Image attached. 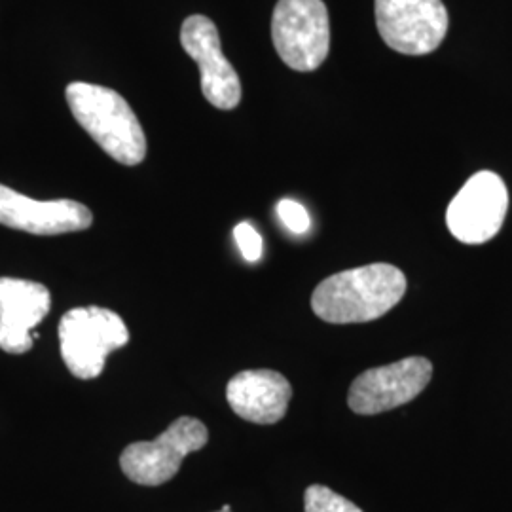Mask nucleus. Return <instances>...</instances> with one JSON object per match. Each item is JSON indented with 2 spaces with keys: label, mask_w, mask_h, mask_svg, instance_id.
Wrapping results in <instances>:
<instances>
[{
  "label": "nucleus",
  "mask_w": 512,
  "mask_h": 512,
  "mask_svg": "<svg viewBox=\"0 0 512 512\" xmlns=\"http://www.w3.org/2000/svg\"><path fill=\"white\" fill-rule=\"evenodd\" d=\"M404 293L406 275L393 264L376 262L321 281L311 294V308L332 325L368 323L393 310Z\"/></svg>",
  "instance_id": "1"
},
{
  "label": "nucleus",
  "mask_w": 512,
  "mask_h": 512,
  "mask_svg": "<svg viewBox=\"0 0 512 512\" xmlns=\"http://www.w3.org/2000/svg\"><path fill=\"white\" fill-rule=\"evenodd\" d=\"M74 120L118 164L139 165L147 156V137L128 101L114 90L86 82L67 86Z\"/></svg>",
  "instance_id": "2"
},
{
  "label": "nucleus",
  "mask_w": 512,
  "mask_h": 512,
  "mask_svg": "<svg viewBox=\"0 0 512 512\" xmlns=\"http://www.w3.org/2000/svg\"><path fill=\"white\" fill-rule=\"evenodd\" d=\"M59 349L69 372L78 380H93L112 351L129 342L124 319L107 308L88 306L67 311L59 321Z\"/></svg>",
  "instance_id": "3"
},
{
  "label": "nucleus",
  "mask_w": 512,
  "mask_h": 512,
  "mask_svg": "<svg viewBox=\"0 0 512 512\" xmlns=\"http://www.w3.org/2000/svg\"><path fill=\"white\" fill-rule=\"evenodd\" d=\"M272 38L283 63L298 73L319 69L330 50L329 10L323 0H279Z\"/></svg>",
  "instance_id": "4"
},
{
  "label": "nucleus",
  "mask_w": 512,
  "mask_h": 512,
  "mask_svg": "<svg viewBox=\"0 0 512 512\" xmlns=\"http://www.w3.org/2000/svg\"><path fill=\"white\" fill-rule=\"evenodd\" d=\"M207 440L209 431L202 421L183 416L158 439L129 444L120 456V467L135 484L162 486L179 473L184 458L202 450Z\"/></svg>",
  "instance_id": "5"
},
{
  "label": "nucleus",
  "mask_w": 512,
  "mask_h": 512,
  "mask_svg": "<svg viewBox=\"0 0 512 512\" xmlns=\"http://www.w3.org/2000/svg\"><path fill=\"white\" fill-rule=\"evenodd\" d=\"M374 8L380 37L399 54H431L448 33L442 0H376Z\"/></svg>",
  "instance_id": "6"
},
{
  "label": "nucleus",
  "mask_w": 512,
  "mask_h": 512,
  "mask_svg": "<svg viewBox=\"0 0 512 512\" xmlns=\"http://www.w3.org/2000/svg\"><path fill=\"white\" fill-rule=\"evenodd\" d=\"M509 209V192L494 171H478L454 196L446 211V224L454 238L467 245L494 239Z\"/></svg>",
  "instance_id": "7"
},
{
  "label": "nucleus",
  "mask_w": 512,
  "mask_h": 512,
  "mask_svg": "<svg viewBox=\"0 0 512 512\" xmlns=\"http://www.w3.org/2000/svg\"><path fill=\"white\" fill-rule=\"evenodd\" d=\"M433 378L425 357H406L363 372L349 387V408L359 416H376L414 401Z\"/></svg>",
  "instance_id": "8"
},
{
  "label": "nucleus",
  "mask_w": 512,
  "mask_h": 512,
  "mask_svg": "<svg viewBox=\"0 0 512 512\" xmlns=\"http://www.w3.org/2000/svg\"><path fill=\"white\" fill-rule=\"evenodd\" d=\"M181 44L200 67L205 99L220 110L236 109L241 101V82L220 50L217 25L200 14L184 19Z\"/></svg>",
  "instance_id": "9"
},
{
  "label": "nucleus",
  "mask_w": 512,
  "mask_h": 512,
  "mask_svg": "<svg viewBox=\"0 0 512 512\" xmlns=\"http://www.w3.org/2000/svg\"><path fill=\"white\" fill-rule=\"evenodd\" d=\"M92 211L74 200L37 202L0 184V224L35 236L82 232L92 226Z\"/></svg>",
  "instance_id": "10"
},
{
  "label": "nucleus",
  "mask_w": 512,
  "mask_h": 512,
  "mask_svg": "<svg viewBox=\"0 0 512 512\" xmlns=\"http://www.w3.org/2000/svg\"><path fill=\"white\" fill-rule=\"evenodd\" d=\"M52 308V294L27 279L0 277V349L21 355L33 348L38 325Z\"/></svg>",
  "instance_id": "11"
},
{
  "label": "nucleus",
  "mask_w": 512,
  "mask_h": 512,
  "mask_svg": "<svg viewBox=\"0 0 512 512\" xmlns=\"http://www.w3.org/2000/svg\"><path fill=\"white\" fill-rule=\"evenodd\" d=\"M293 397L291 382L268 368L243 370L226 387V399L239 418L274 425L283 420Z\"/></svg>",
  "instance_id": "12"
},
{
  "label": "nucleus",
  "mask_w": 512,
  "mask_h": 512,
  "mask_svg": "<svg viewBox=\"0 0 512 512\" xmlns=\"http://www.w3.org/2000/svg\"><path fill=\"white\" fill-rule=\"evenodd\" d=\"M304 512H363L344 495L332 492L327 486L313 484L304 494Z\"/></svg>",
  "instance_id": "13"
},
{
  "label": "nucleus",
  "mask_w": 512,
  "mask_h": 512,
  "mask_svg": "<svg viewBox=\"0 0 512 512\" xmlns=\"http://www.w3.org/2000/svg\"><path fill=\"white\" fill-rule=\"evenodd\" d=\"M277 217L285 224V228L293 234H306L310 230L311 220L306 207L294 200H281L277 203Z\"/></svg>",
  "instance_id": "14"
},
{
  "label": "nucleus",
  "mask_w": 512,
  "mask_h": 512,
  "mask_svg": "<svg viewBox=\"0 0 512 512\" xmlns=\"http://www.w3.org/2000/svg\"><path fill=\"white\" fill-rule=\"evenodd\" d=\"M234 239L247 262H258L262 258V238L253 224L239 222L234 228Z\"/></svg>",
  "instance_id": "15"
},
{
  "label": "nucleus",
  "mask_w": 512,
  "mask_h": 512,
  "mask_svg": "<svg viewBox=\"0 0 512 512\" xmlns=\"http://www.w3.org/2000/svg\"><path fill=\"white\" fill-rule=\"evenodd\" d=\"M219 512H232V511H230V505H224V507H222V511H219Z\"/></svg>",
  "instance_id": "16"
}]
</instances>
